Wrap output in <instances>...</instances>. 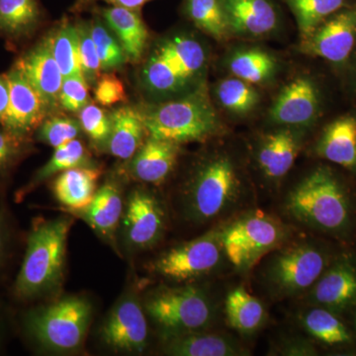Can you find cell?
Here are the masks:
<instances>
[{"mask_svg":"<svg viewBox=\"0 0 356 356\" xmlns=\"http://www.w3.org/2000/svg\"><path fill=\"white\" fill-rule=\"evenodd\" d=\"M325 266V255L318 248L300 243L274 255L267 266L266 276L274 292L292 296L313 286Z\"/></svg>","mask_w":356,"mask_h":356,"instance_id":"10","label":"cell"},{"mask_svg":"<svg viewBox=\"0 0 356 356\" xmlns=\"http://www.w3.org/2000/svg\"><path fill=\"white\" fill-rule=\"evenodd\" d=\"M242 175L226 152L206 156L193 168L185 184V218L196 224L214 221L231 212L243 195Z\"/></svg>","mask_w":356,"mask_h":356,"instance_id":"3","label":"cell"},{"mask_svg":"<svg viewBox=\"0 0 356 356\" xmlns=\"http://www.w3.org/2000/svg\"><path fill=\"white\" fill-rule=\"evenodd\" d=\"M14 64L19 67L53 114L60 107L58 97L64 76L54 58L48 34L21 54Z\"/></svg>","mask_w":356,"mask_h":356,"instance_id":"16","label":"cell"},{"mask_svg":"<svg viewBox=\"0 0 356 356\" xmlns=\"http://www.w3.org/2000/svg\"><path fill=\"white\" fill-rule=\"evenodd\" d=\"M146 311L135 293L121 297L100 327V339L115 351L140 353L149 343Z\"/></svg>","mask_w":356,"mask_h":356,"instance_id":"12","label":"cell"},{"mask_svg":"<svg viewBox=\"0 0 356 356\" xmlns=\"http://www.w3.org/2000/svg\"><path fill=\"white\" fill-rule=\"evenodd\" d=\"M163 353L175 356L245 355L242 346L231 337L205 331L165 334Z\"/></svg>","mask_w":356,"mask_h":356,"instance_id":"23","label":"cell"},{"mask_svg":"<svg viewBox=\"0 0 356 356\" xmlns=\"http://www.w3.org/2000/svg\"><path fill=\"white\" fill-rule=\"evenodd\" d=\"M17 240L15 222L9 209L6 196H0V284L13 259L14 247Z\"/></svg>","mask_w":356,"mask_h":356,"instance_id":"40","label":"cell"},{"mask_svg":"<svg viewBox=\"0 0 356 356\" xmlns=\"http://www.w3.org/2000/svg\"><path fill=\"white\" fill-rule=\"evenodd\" d=\"M350 64V77H348V83L351 91L356 93V49L351 56L350 60H348V65Z\"/></svg>","mask_w":356,"mask_h":356,"instance_id":"46","label":"cell"},{"mask_svg":"<svg viewBox=\"0 0 356 356\" xmlns=\"http://www.w3.org/2000/svg\"><path fill=\"white\" fill-rule=\"evenodd\" d=\"M210 64L207 44L179 31L163 37L145 55L142 88L154 102L181 97L206 86Z\"/></svg>","mask_w":356,"mask_h":356,"instance_id":"2","label":"cell"},{"mask_svg":"<svg viewBox=\"0 0 356 356\" xmlns=\"http://www.w3.org/2000/svg\"><path fill=\"white\" fill-rule=\"evenodd\" d=\"M97 1H104L112 6L126 7V8L134 9V10H140L147 2H149L147 0H76L72 10H83L86 7L90 6L91 4Z\"/></svg>","mask_w":356,"mask_h":356,"instance_id":"44","label":"cell"},{"mask_svg":"<svg viewBox=\"0 0 356 356\" xmlns=\"http://www.w3.org/2000/svg\"><path fill=\"white\" fill-rule=\"evenodd\" d=\"M182 13L198 30L218 42L231 36L222 0H182Z\"/></svg>","mask_w":356,"mask_h":356,"instance_id":"30","label":"cell"},{"mask_svg":"<svg viewBox=\"0 0 356 356\" xmlns=\"http://www.w3.org/2000/svg\"><path fill=\"white\" fill-rule=\"evenodd\" d=\"M9 102L0 125L23 138H33L44 118L51 115L44 100L15 64L6 72Z\"/></svg>","mask_w":356,"mask_h":356,"instance_id":"14","label":"cell"},{"mask_svg":"<svg viewBox=\"0 0 356 356\" xmlns=\"http://www.w3.org/2000/svg\"><path fill=\"white\" fill-rule=\"evenodd\" d=\"M35 151L33 138L19 137L0 125V196H6L16 168Z\"/></svg>","mask_w":356,"mask_h":356,"instance_id":"35","label":"cell"},{"mask_svg":"<svg viewBox=\"0 0 356 356\" xmlns=\"http://www.w3.org/2000/svg\"><path fill=\"white\" fill-rule=\"evenodd\" d=\"M9 102V84L6 74H0V123L3 120Z\"/></svg>","mask_w":356,"mask_h":356,"instance_id":"45","label":"cell"},{"mask_svg":"<svg viewBox=\"0 0 356 356\" xmlns=\"http://www.w3.org/2000/svg\"><path fill=\"white\" fill-rule=\"evenodd\" d=\"M93 95L96 103L102 107L114 106L127 100L125 86L111 72H102L95 83Z\"/></svg>","mask_w":356,"mask_h":356,"instance_id":"43","label":"cell"},{"mask_svg":"<svg viewBox=\"0 0 356 356\" xmlns=\"http://www.w3.org/2000/svg\"><path fill=\"white\" fill-rule=\"evenodd\" d=\"M89 84L83 76L65 77L60 88L58 105L70 113H79L89 99Z\"/></svg>","mask_w":356,"mask_h":356,"instance_id":"42","label":"cell"},{"mask_svg":"<svg viewBox=\"0 0 356 356\" xmlns=\"http://www.w3.org/2000/svg\"><path fill=\"white\" fill-rule=\"evenodd\" d=\"M102 175V170L95 165L70 168L51 181V192L67 214L79 212L92 201Z\"/></svg>","mask_w":356,"mask_h":356,"instance_id":"22","label":"cell"},{"mask_svg":"<svg viewBox=\"0 0 356 356\" xmlns=\"http://www.w3.org/2000/svg\"><path fill=\"white\" fill-rule=\"evenodd\" d=\"M232 76L254 86H266L277 76L280 62L273 54L261 48L236 49L227 58Z\"/></svg>","mask_w":356,"mask_h":356,"instance_id":"28","label":"cell"},{"mask_svg":"<svg viewBox=\"0 0 356 356\" xmlns=\"http://www.w3.org/2000/svg\"><path fill=\"white\" fill-rule=\"evenodd\" d=\"M356 49V3L344 7L301 39L299 51L336 67L348 65Z\"/></svg>","mask_w":356,"mask_h":356,"instance_id":"11","label":"cell"},{"mask_svg":"<svg viewBox=\"0 0 356 356\" xmlns=\"http://www.w3.org/2000/svg\"><path fill=\"white\" fill-rule=\"evenodd\" d=\"M303 325L309 334L330 346L348 343L351 339L346 325L334 314L325 309L317 308L307 312Z\"/></svg>","mask_w":356,"mask_h":356,"instance_id":"37","label":"cell"},{"mask_svg":"<svg viewBox=\"0 0 356 356\" xmlns=\"http://www.w3.org/2000/svg\"><path fill=\"white\" fill-rule=\"evenodd\" d=\"M294 15L301 39L305 38L327 18L353 6L356 0H280Z\"/></svg>","mask_w":356,"mask_h":356,"instance_id":"32","label":"cell"},{"mask_svg":"<svg viewBox=\"0 0 356 356\" xmlns=\"http://www.w3.org/2000/svg\"><path fill=\"white\" fill-rule=\"evenodd\" d=\"M225 257L221 231L212 229L205 235L170 248L152 264V268L168 280L188 282L216 270Z\"/></svg>","mask_w":356,"mask_h":356,"instance_id":"8","label":"cell"},{"mask_svg":"<svg viewBox=\"0 0 356 356\" xmlns=\"http://www.w3.org/2000/svg\"><path fill=\"white\" fill-rule=\"evenodd\" d=\"M54 58L65 77L83 76L76 23L60 21L48 34ZM84 77V76H83Z\"/></svg>","mask_w":356,"mask_h":356,"instance_id":"31","label":"cell"},{"mask_svg":"<svg viewBox=\"0 0 356 356\" xmlns=\"http://www.w3.org/2000/svg\"><path fill=\"white\" fill-rule=\"evenodd\" d=\"M147 1H151V0H147Z\"/></svg>","mask_w":356,"mask_h":356,"instance_id":"48","label":"cell"},{"mask_svg":"<svg viewBox=\"0 0 356 356\" xmlns=\"http://www.w3.org/2000/svg\"><path fill=\"white\" fill-rule=\"evenodd\" d=\"M74 222V217L70 214L33 220L26 236L22 262L10 286L14 302L31 305L50 298L62 288L67 238Z\"/></svg>","mask_w":356,"mask_h":356,"instance_id":"1","label":"cell"},{"mask_svg":"<svg viewBox=\"0 0 356 356\" xmlns=\"http://www.w3.org/2000/svg\"><path fill=\"white\" fill-rule=\"evenodd\" d=\"M180 145L172 140L149 137L130 159L131 177L145 184L159 185L170 177L177 165Z\"/></svg>","mask_w":356,"mask_h":356,"instance_id":"20","label":"cell"},{"mask_svg":"<svg viewBox=\"0 0 356 356\" xmlns=\"http://www.w3.org/2000/svg\"><path fill=\"white\" fill-rule=\"evenodd\" d=\"M76 27L83 74L89 86H95L102 72L95 41L91 36L90 21H77Z\"/></svg>","mask_w":356,"mask_h":356,"instance_id":"41","label":"cell"},{"mask_svg":"<svg viewBox=\"0 0 356 356\" xmlns=\"http://www.w3.org/2000/svg\"><path fill=\"white\" fill-rule=\"evenodd\" d=\"M322 95L317 83L307 76L292 79L271 105L268 118L280 127H310L320 116Z\"/></svg>","mask_w":356,"mask_h":356,"instance_id":"13","label":"cell"},{"mask_svg":"<svg viewBox=\"0 0 356 356\" xmlns=\"http://www.w3.org/2000/svg\"><path fill=\"white\" fill-rule=\"evenodd\" d=\"M301 129L282 127L267 134L257 153V163L264 177L280 180L290 172L302 147Z\"/></svg>","mask_w":356,"mask_h":356,"instance_id":"19","label":"cell"},{"mask_svg":"<svg viewBox=\"0 0 356 356\" xmlns=\"http://www.w3.org/2000/svg\"><path fill=\"white\" fill-rule=\"evenodd\" d=\"M83 133L79 119L65 115H49L35 131L34 139L54 149L77 139Z\"/></svg>","mask_w":356,"mask_h":356,"instance_id":"38","label":"cell"},{"mask_svg":"<svg viewBox=\"0 0 356 356\" xmlns=\"http://www.w3.org/2000/svg\"><path fill=\"white\" fill-rule=\"evenodd\" d=\"M86 165H93V163H91L88 149L81 140L76 139L64 146L57 147L51 159L34 173L31 179L15 192V202H22L40 185L54 177H57L60 172Z\"/></svg>","mask_w":356,"mask_h":356,"instance_id":"27","label":"cell"},{"mask_svg":"<svg viewBox=\"0 0 356 356\" xmlns=\"http://www.w3.org/2000/svg\"><path fill=\"white\" fill-rule=\"evenodd\" d=\"M92 314V304L88 299L67 296L48 304L28 306L21 312L19 329L37 350L74 353L83 346Z\"/></svg>","mask_w":356,"mask_h":356,"instance_id":"4","label":"cell"},{"mask_svg":"<svg viewBox=\"0 0 356 356\" xmlns=\"http://www.w3.org/2000/svg\"><path fill=\"white\" fill-rule=\"evenodd\" d=\"M286 210L295 220L325 231L343 229L350 221V203L343 185L325 166L316 168L290 192Z\"/></svg>","mask_w":356,"mask_h":356,"instance_id":"6","label":"cell"},{"mask_svg":"<svg viewBox=\"0 0 356 356\" xmlns=\"http://www.w3.org/2000/svg\"><path fill=\"white\" fill-rule=\"evenodd\" d=\"M44 19L40 0H0V38L18 44L31 39Z\"/></svg>","mask_w":356,"mask_h":356,"instance_id":"24","label":"cell"},{"mask_svg":"<svg viewBox=\"0 0 356 356\" xmlns=\"http://www.w3.org/2000/svg\"><path fill=\"white\" fill-rule=\"evenodd\" d=\"M231 34L261 39L278 29L281 10L277 0H222Z\"/></svg>","mask_w":356,"mask_h":356,"instance_id":"17","label":"cell"},{"mask_svg":"<svg viewBox=\"0 0 356 356\" xmlns=\"http://www.w3.org/2000/svg\"><path fill=\"white\" fill-rule=\"evenodd\" d=\"M111 132L106 151L115 158L130 161L147 136L142 114L137 107H119L110 112Z\"/></svg>","mask_w":356,"mask_h":356,"instance_id":"26","label":"cell"},{"mask_svg":"<svg viewBox=\"0 0 356 356\" xmlns=\"http://www.w3.org/2000/svg\"><path fill=\"white\" fill-rule=\"evenodd\" d=\"M139 109L147 136L156 139L179 145L204 142L221 129L207 86L181 97L154 102Z\"/></svg>","mask_w":356,"mask_h":356,"instance_id":"5","label":"cell"},{"mask_svg":"<svg viewBox=\"0 0 356 356\" xmlns=\"http://www.w3.org/2000/svg\"><path fill=\"white\" fill-rule=\"evenodd\" d=\"M226 314L229 325L243 334L254 332L264 323V305L243 288H236L226 299Z\"/></svg>","mask_w":356,"mask_h":356,"instance_id":"33","label":"cell"},{"mask_svg":"<svg viewBox=\"0 0 356 356\" xmlns=\"http://www.w3.org/2000/svg\"><path fill=\"white\" fill-rule=\"evenodd\" d=\"M90 31L102 72L120 70L128 62L118 39L99 15L90 21Z\"/></svg>","mask_w":356,"mask_h":356,"instance_id":"36","label":"cell"},{"mask_svg":"<svg viewBox=\"0 0 356 356\" xmlns=\"http://www.w3.org/2000/svg\"><path fill=\"white\" fill-rule=\"evenodd\" d=\"M311 299L330 309L344 308L356 300V273L348 264H337L314 284Z\"/></svg>","mask_w":356,"mask_h":356,"instance_id":"29","label":"cell"},{"mask_svg":"<svg viewBox=\"0 0 356 356\" xmlns=\"http://www.w3.org/2000/svg\"><path fill=\"white\" fill-rule=\"evenodd\" d=\"M3 307H2V304L0 303V344H1L2 341V331H3Z\"/></svg>","mask_w":356,"mask_h":356,"instance_id":"47","label":"cell"},{"mask_svg":"<svg viewBox=\"0 0 356 356\" xmlns=\"http://www.w3.org/2000/svg\"><path fill=\"white\" fill-rule=\"evenodd\" d=\"M79 121L92 146L98 151H106L111 132L110 113L97 103L89 102L79 112Z\"/></svg>","mask_w":356,"mask_h":356,"instance_id":"39","label":"cell"},{"mask_svg":"<svg viewBox=\"0 0 356 356\" xmlns=\"http://www.w3.org/2000/svg\"><path fill=\"white\" fill-rule=\"evenodd\" d=\"M215 97L222 109L238 117L252 113L261 102V95L254 84L235 76L227 77L217 83Z\"/></svg>","mask_w":356,"mask_h":356,"instance_id":"34","label":"cell"},{"mask_svg":"<svg viewBox=\"0 0 356 356\" xmlns=\"http://www.w3.org/2000/svg\"><path fill=\"white\" fill-rule=\"evenodd\" d=\"M121 224L128 247L146 250L156 245L163 236L165 212L151 192L135 189L129 195Z\"/></svg>","mask_w":356,"mask_h":356,"instance_id":"15","label":"cell"},{"mask_svg":"<svg viewBox=\"0 0 356 356\" xmlns=\"http://www.w3.org/2000/svg\"><path fill=\"white\" fill-rule=\"evenodd\" d=\"M285 238V231L273 218L254 213L236 220L221 232L226 257L238 268H248Z\"/></svg>","mask_w":356,"mask_h":356,"instance_id":"9","label":"cell"},{"mask_svg":"<svg viewBox=\"0 0 356 356\" xmlns=\"http://www.w3.org/2000/svg\"><path fill=\"white\" fill-rule=\"evenodd\" d=\"M123 213V193L120 185L113 180H107L97 189L86 209L70 215L83 220L100 238L116 248V233Z\"/></svg>","mask_w":356,"mask_h":356,"instance_id":"18","label":"cell"},{"mask_svg":"<svg viewBox=\"0 0 356 356\" xmlns=\"http://www.w3.org/2000/svg\"><path fill=\"white\" fill-rule=\"evenodd\" d=\"M144 309L165 334L205 331L216 318L209 295L192 285L159 287L147 295Z\"/></svg>","mask_w":356,"mask_h":356,"instance_id":"7","label":"cell"},{"mask_svg":"<svg viewBox=\"0 0 356 356\" xmlns=\"http://www.w3.org/2000/svg\"><path fill=\"white\" fill-rule=\"evenodd\" d=\"M97 13L118 39L128 62L139 64L149 47V30L140 10L110 6L98 8Z\"/></svg>","mask_w":356,"mask_h":356,"instance_id":"21","label":"cell"},{"mask_svg":"<svg viewBox=\"0 0 356 356\" xmlns=\"http://www.w3.org/2000/svg\"><path fill=\"white\" fill-rule=\"evenodd\" d=\"M316 153L331 163L356 172L355 115H344L330 123L318 140Z\"/></svg>","mask_w":356,"mask_h":356,"instance_id":"25","label":"cell"}]
</instances>
